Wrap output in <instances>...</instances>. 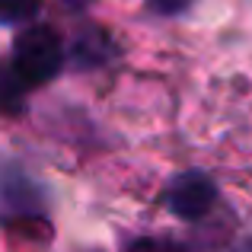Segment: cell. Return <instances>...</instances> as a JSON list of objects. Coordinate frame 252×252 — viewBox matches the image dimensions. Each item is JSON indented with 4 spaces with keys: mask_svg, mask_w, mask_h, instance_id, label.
Wrapping results in <instances>:
<instances>
[{
    "mask_svg": "<svg viewBox=\"0 0 252 252\" xmlns=\"http://www.w3.org/2000/svg\"><path fill=\"white\" fill-rule=\"evenodd\" d=\"M233 252H252V236H249V240H243V243H240V246H236Z\"/></svg>",
    "mask_w": 252,
    "mask_h": 252,
    "instance_id": "7",
    "label": "cell"
},
{
    "mask_svg": "<svg viewBox=\"0 0 252 252\" xmlns=\"http://www.w3.org/2000/svg\"><path fill=\"white\" fill-rule=\"evenodd\" d=\"M74 61H80L83 67L105 61V38L99 35V32H90V35H83L80 42L74 45Z\"/></svg>",
    "mask_w": 252,
    "mask_h": 252,
    "instance_id": "3",
    "label": "cell"
},
{
    "mask_svg": "<svg viewBox=\"0 0 252 252\" xmlns=\"http://www.w3.org/2000/svg\"><path fill=\"white\" fill-rule=\"evenodd\" d=\"M42 0H0V19L6 26H16V23H26L29 16H35Z\"/></svg>",
    "mask_w": 252,
    "mask_h": 252,
    "instance_id": "4",
    "label": "cell"
},
{
    "mask_svg": "<svg viewBox=\"0 0 252 252\" xmlns=\"http://www.w3.org/2000/svg\"><path fill=\"white\" fill-rule=\"evenodd\" d=\"M191 0H147V6L157 13V16H179V13L189 10Z\"/></svg>",
    "mask_w": 252,
    "mask_h": 252,
    "instance_id": "6",
    "label": "cell"
},
{
    "mask_svg": "<svg viewBox=\"0 0 252 252\" xmlns=\"http://www.w3.org/2000/svg\"><path fill=\"white\" fill-rule=\"evenodd\" d=\"M61 64H64V42L51 26H32V29L16 35L10 74L23 90L48 83L51 77H58Z\"/></svg>",
    "mask_w": 252,
    "mask_h": 252,
    "instance_id": "1",
    "label": "cell"
},
{
    "mask_svg": "<svg viewBox=\"0 0 252 252\" xmlns=\"http://www.w3.org/2000/svg\"><path fill=\"white\" fill-rule=\"evenodd\" d=\"M67 6H86V0H67Z\"/></svg>",
    "mask_w": 252,
    "mask_h": 252,
    "instance_id": "8",
    "label": "cell"
},
{
    "mask_svg": "<svg viewBox=\"0 0 252 252\" xmlns=\"http://www.w3.org/2000/svg\"><path fill=\"white\" fill-rule=\"evenodd\" d=\"M166 204L172 214L182 217V220H201L217 204V185L201 169L179 172L166 189Z\"/></svg>",
    "mask_w": 252,
    "mask_h": 252,
    "instance_id": "2",
    "label": "cell"
},
{
    "mask_svg": "<svg viewBox=\"0 0 252 252\" xmlns=\"http://www.w3.org/2000/svg\"><path fill=\"white\" fill-rule=\"evenodd\" d=\"M125 252H182V249L169 240H150V236H144V240H134Z\"/></svg>",
    "mask_w": 252,
    "mask_h": 252,
    "instance_id": "5",
    "label": "cell"
}]
</instances>
